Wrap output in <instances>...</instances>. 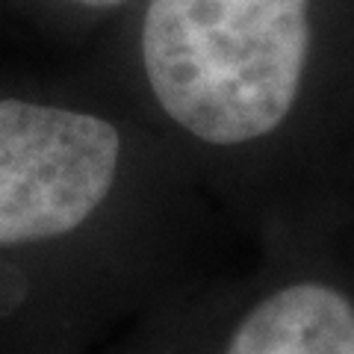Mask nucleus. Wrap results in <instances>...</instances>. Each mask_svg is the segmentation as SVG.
I'll return each instance as SVG.
<instances>
[{
    "instance_id": "1",
    "label": "nucleus",
    "mask_w": 354,
    "mask_h": 354,
    "mask_svg": "<svg viewBox=\"0 0 354 354\" xmlns=\"http://www.w3.org/2000/svg\"><path fill=\"white\" fill-rule=\"evenodd\" d=\"M322 0H145L148 86L183 130L242 145L278 130L301 92Z\"/></svg>"
},
{
    "instance_id": "2",
    "label": "nucleus",
    "mask_w": 354,
    "mask_h": 354,
    "mask_svg": "<svg viewBox=\"0 0 354 354\" xmlns=\"http://www.w3.org/2000/svg\"><path fill=\"white\" fill-rule=\"evenodd\" d=\"M118 157L104 118L0 101V245L80 227L113 189Z\"/></svg>"
},
{
    "instance_id": "4",
    "label": "nucleus",
    "mask_w": 354,
    "mask_h": 354,
    "mask_svg": "<svg viewBox=\"0 0 354 354\" xmlns=\"http://www.w3.org/2000/svg\"><path fill=\"white\" fill-rule=\"evenodd\" d=\"M65 3L86 6V9H118V6H127L130 0H65Z\"/></svg>"
},
{
    "instance_id": "3",
    "label": "nucleus",
    "mask_w": 354,
    "mask_h": 354,
    "mask_svg": "<svg viewBox=\"0 0 354 354\" xmlns=\"http://www.w3.org/2000/svg\"><path fill=\"white\" fill-rule=\"evenodd\" d=\"M225 354H354V304L319 281L283 286L242 319Z\"/></svg>"
}]
</instances>
